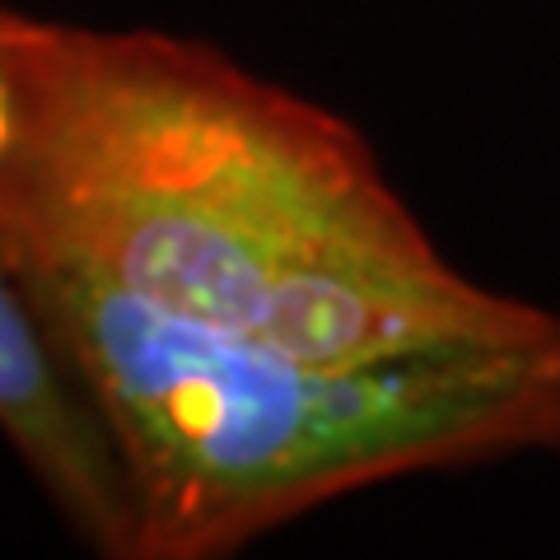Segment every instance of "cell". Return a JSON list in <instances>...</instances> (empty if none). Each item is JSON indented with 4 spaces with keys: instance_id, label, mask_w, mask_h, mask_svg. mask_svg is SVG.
I'll return each instance as SVG.
<instances>
[{
    "instance_id": "4",
    "label": "cell",
    "mask_w": 560,
    "mask_h": 560,
    "mask_svg": "<svg viewBox=\"0 0 560 560\" xmlns=\"http://www.w3.org/2000/svg\"><path fill=\"white\" fill-rule=\"evenodd\" d=\"M10 131H14V113H10V84H5V70H0V154L10 145Z\"/></svg>"
},
{
    "instance_id": "1",
    "label": "cell",
    "mask_w": 560,
    "mask_h": 560,
    "mask_svg": "<svg viewBox=\"0 0 560 560\" xmlns=\"http://www.w3.org/2000/svg\"><path fill=\"white\" fill-rule=\"evenodd\" d=\"M0 261H66L178 323L308 360L560 327L453 267L350 121L215 47L0 10Z\"/></svg>"
},
{
    "instance_id": "3",
    "label": "cell",
    "mask_w": 560,
    "mask_h": 560,
    "mask_svg": "<svg viewBox=\"0 0 560 560\" xmlns=\"http://www.w3.org/2000/svg\"><path fill=\"white\" fill-rule=\"evenodd\" d=\"M0 434L98 556L131 551V490L84 383L0 261Z\"/></svg>"
},
{
    "instance_id": "2",
    "label": "cell",
    "mask_w": 560,
    "mask_h": 560,
    "mask_svg": "<svg viewBox=\"0 0 560 560\" xmlns=\"http://www.w3.org/2000/svg\"><path fill=\"white\" fill-rule=\"evenodd\" d=\"M5 271L117 444L127 560H215L378 481L560 458V327L518 346L308 360L178 323L51 257L14 253Z\"/></svg>"
}]
</instances>
